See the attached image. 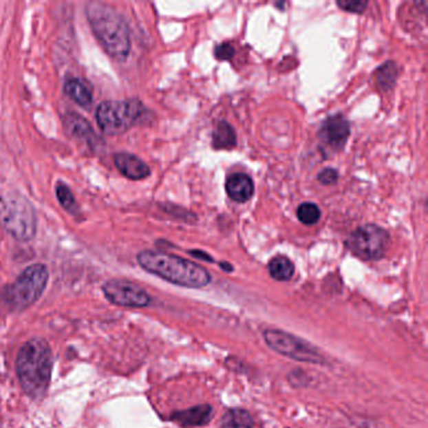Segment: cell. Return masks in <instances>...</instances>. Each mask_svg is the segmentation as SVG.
I'll list each match as a JSON object with an SVG mask.
<instances>
[{
	"label": "cell",
	"mask_w": 428,
	"mask_h": 428,
	"mask_svg": "<svg viewBox=\"0 0 428 428\" xmlns=\"http://www.w3.org/2000/svg\"><path fill=\"white\" fill-rule=\"evenodd\" d=\"M336 6L350 13H363L365 8L368 7V3L364 0H339L336 1Z\"/></svg>",
	"instance_id": "7402d4cb"
},
{
	"label": "cell",
	"mask_w": 428,
	"mask_h": 428,
	"mask_svg": "<svg viewBox=\"0 0 428 428\" xmlns=\"http://www.w3.org/2000/svg\"><path fill=\"white\" fill-rule=\"evenodd\" d=\"M294 264L286 257H272L269 263L271 278L278 281H288L294 275Z\"/></svg>",
	"instance_id": "ac0fdd59"
},
{
	"label": "cell",
	"mask_w": 428,
	"mask_h": 428,
	"mask_svg": "<svg viewBox=\"0 0 428 428\" xmlns=\"http://www.w3.org/2000/svg\"><path fill=\"white\" fill-rule=\"evenodd\" d=\"M86 17L93 34L109 57L120 62L129 57V25L117 9L102 1H91L87 4Z\"/></svg>",
	"instance_id": "6da1fadb"
},
{
	"label": "cell",
	"mask_w": 428,
	"mask_h": 428,
	"mask_svg": "<svg viewBox=\"0 0 428 428\" xmlns=\"http://www.w3.org/2000/svg\"><path fill=\"white\" fill-rule=\"evenodd\" d=\"M190 254L193 255L195 257H199V259H204V260H208L210 263H214V260H213V257H210V255H207V254H204V253H201L200 250H193V251H190Z\"/></svg>",
	"instance_id": "d4e9b609"
},
{
	"label": "cell",
	"mask_w": 428,
	"mask_h": 428,
	"mask_svg": "<svg viewBox=\"0 0 428 428\" xmlns=\"http://www.w3.org/2000/svg\"><path fill=\"white\" fill-rule=\"evenodd\" d=\"M211 414H213L211 406L202 405L176 412L172 416V418L175 421L180 422L182 426H204L211 420Z\"/></svg>",
	"instance_id": "9a60e30c"
},
{
	"label": "cell",
	"mask_w": 428,
	"mask_h": 428,
	"mask_svg": "<svg viewBox=\"0 0 428 428\" xmlns=\"http://www.w3.org/2000/svg\"><path fill=\"white\" fill-rule=\"evenodd\" d=\"M297 216L304 225H314L321 219V210L315 204L304 202L298 207Z\"/></svg>",
	"instance_id": "44dd1931"
},
{
	"label": "cell",
	"mask_w": 428,
	"mask_h": 428,
	"mask_svg": "<svg viewBox=\"0 0 428 428\" xmlns=\"http://www.w3.org/2000/svg\"><path fill=\"white\" fill-rule=\"evenodd\" d=\"M34 207L22 195L0 193V226L19 242H29L36 234Z\"/></svg>",
	"instance_id": "277c9868"
},
{
	"label": "cell",
	"mask_w": 428,
	"mask_h": 428,
	"mask_svg": "<svg viewBox=\"0 0 428 428\" xmlns=\"http://www.w3.org/2000/svg\"><path fill=\"white\" fill-rule=\"evenodd\" d=\"M48 279L50 271L45 265H30L22 271L13 284L4 288L1 298L12 310H25L42 297Z\"/></svg>",
	"instance_id": "5b68a950"
},
{
	"label": "cell",
	"mask_w": 428,
	"mask_h": 428,
	"mask_svg": "<svg viewBox=\"0 0 428 428\" xmlns=\"http://www.w3.org/2000/svg\"><path fill=\"white\" fill-rule=\"evenodd\" d=\"M350 122L342 114H336L327 118L321 125L319 137L323 142L333 149H342L350 137Z\"/></svg>",
	"instance_id": "30bf717a"
},
{
	"label": "cell",
	"mask_w": 428,
	"mask_h": 428,
	"mask_svg": "<svg viewBox=\"0 0 428 428\" xmlns=\"http://www.w3.org/2000/svg\"><path fill=\"white\" fill-rule=\"evenodd\" d=\"M52 365V350L45 341L33 338L23 344L17 357V374L23 391L30 398H42L47 392Z\"/></svg>",
	"instance_id": "3957f363"
},
{
	"label": "cell",
	"mask_w": 428,
	"mask_h": 428,
	"mask_svg": "<svg viewBox=\"0 0 428 428\" xmlns=\"http://www.w3.org/2000/svg\"><path fill=\"white\" fill-rule=\"evenodd\" d=\"M226 193L228 197L233 201L244 204L249 201L254 195V182L248 175L245 173H234L226 181Z\"/></svg>",
	"instance_id": "4fadbf2b"
},
{
	"label": "cell",
	"mask_w": 428,
	"mask_h": 428,
	"mask_svg": "<svg viewBox=\"0 0 428 428\" xmlns=\"http://www.w3.org/2000/svg\"><path fill=\"white\" fill-rule=\"evenodd\" d=\"M236 135L228 122L220 121L215 127L213 146L216 150H230L235 147Z\"/></svg>",
	"instance_id": "2e32d148"
},
{
	"label": "cell",
	"mask_w": 428,
	"mask_h": 428,
	"mask_svg": "<svg viewBox=\"0 0 428 428\" xmlns=\"http://www.w3.org/2000/svg\"><path fill=\"white\" fill-rule=\"evenodd\" d=\"M222 268L225 269V270L231 271L233 270V268H231V265L222 264Z\"/></svg>",
	"instance_id": "484cf974"
},
{
	"label": "cell",
	"mask_w": 428,
	"mask_h": 428,
	"mask_svg": "<svg viewBox=\"0 0 428 428\" xmlns=\"http://www.w3.org/2000/svg\"><path fill=\"white\" fill-rule=\"evenodd\" d=\"M235 48L230 43H222L215 48V57L220 61H228L234 57Z\"/></svg>",
	"instance_id": "603a6c76"
},
{
	"label": "cell",
	"mask_w": 428,
	"mask_h": 428,
	"mask_svg": "<svg viewBox=\"0 0 428 428\" xmlns=\"http://www.w3.org/2000/svg\"><path fill=\"white\" fill-rule=\"evenodd\" d=\"M114 164L117 170L125 178L133 181L147 179L151 175L150 167L142 160L129 152H118L114 156Z\"/></svg>",
	"instance_id": "8fae6325"
},
{
	"label": "cell",
	"mask_w": 428,
	"mask_h": 428,
	"mask_svg": "<svg viewBox=\"0 0 428 428\" xmlns=\"http://www.w3.org/2000/svg\"><path fill=\"white\" fill-rule=\"evenodd\" d=\"M222 426V428H253L254 421L248 411L242 408H233L224 414Z\"/></svg>",
	"instance_id": "e0dca14e"
},
{
	"label": "cell",
	"mask_w": 428,
	"mask_h": 428,
	"mask_svg": "<svg viewBox=\"0 0 428 428\" xmlns=\"http://www.w3.org/2000/svg\"><path fill=\"white\" fill-rule=\"evenodd\" d=\"M339 178V173L334 169H325L318 175V180L323 185H334Z\"/></svg>",
	"instance_id": "cb8c5ba5"
},
{
	"label": "cell",
	"mask_w": 428,
	"mask_h": 428,
	"mask_svg": "<svg viewBox=\"0 0 428 428\" xmlns=\"http://www.w3.org/2000/svg\"><path fill=\"white\" fill-rule=\"evenodd\" d=\"M397 67L393 62H387L382 67H379L376 72V82L377 86L382 89H389L394 86L396 78H397Z\"/></svg>",
	"instance_id": "ffe728a7"
},
{
	"label": "cell",
	"mask_w": 428,
	"mask_h": 428,
	"mask_svg": "<svg viewBox=\"0 0 428 428\" xmlns=\"http://www.w3.org/2000/svg\"><path fill=\"white\" fill-rule=\"evenodd\" d=\"M63 123H65L67 132L73 138L78 140L81 142L87 143L92 147L94 146V143L97 142L98 138L91 127V125L81 114H74V112L65 114L63 117Z\"/></svg>",
	"instance_id": "7c38bea8"
},
{
	"label": "cell",
	"mask_w": 428,
	"mask_h": 428,
	"mask_svg": "<svg viewBox=\"0 0 428 428\" xmlns=\"http://www.w3.org/2000/svg\"><path fill=\"white\" fill-rule=\"evenodd\" d=\"M147 109L140 100H105L96 111L97 125L109 136L126 133L142 121Z\"/></svg>",
	"instance_id": "8992f818"
},
{
	"label": "cell",
	"mask_w": 428,
	"mask_h": 428,
	"mask_svg": "<svg viewBox=\"0 0 428 428\" xmlns=\"http://www.w3.org/2000/svg\"><path fill=\"white\" fill-rule=\"evenodd\" d=\"M65 96H68L74 103L82 108H89L93 102L91 88L82 79H68L63 86Z\"/></svg>",
	"instance_id": "5bb4252c"
},
{
	"label": "cell",
	"mask_w": 428,
	"mask_h": 428,
	"mask_svg": "<svg viewBox=\"0 0 428 428\" xmlns=\"http://www.w3.org/2000/svg\"><path fill=\"white\" fill-rule=\"evenodd\" d=\"M56 195H57V199L61 206L63 207L67 213L72 215L78 214V204L74 199V195L72 193L69 186L65 185L63 181H59L56 186Z\"/></svg>",
	"instance_id": "d6986e66"
},
{
	"label": "cell",
	"mask_w": 428,
	"mask_h": 428,
	"mask_svg": "<svg viewBox=\"0 0 428 428\" xmlns=\"http://www.w3.org/2000/svg\"><path fill=\"white\" fill-rule=\"evenodd\" d=\"M102 290L108 301L114 306L127 308H145L150 306L151 297L149 293L129 280L112 279L106 281Z\"/></svg>",
	"instance_id": "9c48e42d"
},
{
	"label": "cell",
	"mask_w": 428,
	"mask_h": 428,
	"mask_svg": "<svg viewBox=\"0 0 428 428\" xmlns=\"http://www.w3.org/2000/svg\"><path fill=\"white\" fill-rule=\"evenodd\" d=\"M137 261L145 270L175 286L197 289L211 281L210 272L200 265L162 251H141L137 255Z\"/></svg>",
	"instance_id": "7a4b0ae2"
},
{
	"label": "cell",
	"mask_w": 428,
	"mask_h": 428,
	"mask_svg": "<svg viewBox=\"0 0 428 428\" xmlns=\"http://www.w3.org/2000/svg\"><path fill=\"white\" fill-rule=\"evenodd\" d=\"M264 339L271 350L286 357L307 363H323L324 358L312 344L279 329H266Z\"/></svg>",
	"instance_id": "52a82bcc"
},
{
	"label": "cell",
	"mask_w": 428,
	"mask_h": 428,
	"mask_svg": "<svg viewBox=\"0 0 428 428\" xmlns=\"http://www.w3.org/2000/svg\"><path fill=\"white\" fill-rule=\"evenodd\" d=\"M389 234L381 226L368 224L358 228L348 240L350 251L363 260H378L385 257Z\"/></svg>",
	"instance_id": "ba28073f"
}]
</instances>
